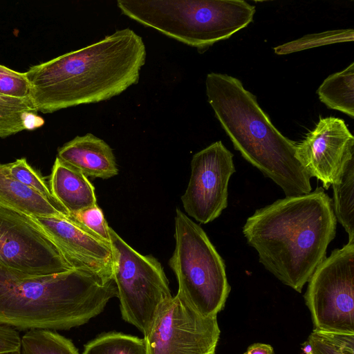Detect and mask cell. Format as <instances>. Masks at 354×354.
Wrapping results in <instances>:
<instances>
[{"instance_id":"3957f363","label":"cell","mask_w":354,"mask_h":354,"mask_svg":"<svg viewBox=\"0 0 354 354\" xmlns=\"http://www.w3.org/2000/svg\"><path fill=\"white\" fill-rule=\"evenodd\" d=\"M114 297L113 279L88 270L33 275L0 264V324L16 330L82 326Z\"/></svg>"},{"instance_id":"4316f807","label":"cell","mask_w":354,"mask_h":354,"mask_svg":"<svg viewBox=\"0 0 354 354\" xmlns=\"http://www.w3.org/2000/svg\"><path fill=\"white\" fill-rule=\"evenodd\" d=\"M21 339L17 330L0 324V354L20 353Z\"/></svg>"},{"instance_id":"e0dca14e","label":"cell","mask_w":354,"mask_h":354,"mask_svg":"<svg viewBox=\"0 0 354 354\" xmlns=\"http://www.w3.org/2000/svg\"><path fill=\"white\" fill-rule=\"evenodd\" d=\"M44 123L30 99L0 95V138L34 129Z\"/></svg>"},{"instance_id":"7402d4cb","label":"cell","mask_w":354,"mask_h":354,"mask_svg":"<svg viewBox=\"0 0 354 354\" xmlns=\"http://www.w3.org/2000/svg\"><path fill=\"white\" fill-rule=\"evenodd\" d=\"M301 350L302 354H354V333L313 330Z\"/></svg>"},{"instance_id":"7c38bea8","label":"cell","mask_w":354,"mask_h":354,"mask_svg":"<svg viewBox=\"0 0 354 354\" xmlns=\"http://www.w3.org/2000/svg\"><path fill=\"white\" fill-rule=\"evenodd\" d=\"M296 158L308 175L328 189L340 182L346 166L354 160V137L343 120L320 118L315 129L297 143Z\"/></svg>"},{"instance_id":"8fae6325","label":"cell","mask_w":354,"mask_h":354,"mask_svg":"<svg viewBox=\"0 0 354 354\" xmlns=\"http://www.w3.org/2000/svg\"><path fill=\"white\" fill-rule=\"evenodd\" d=\"M233 156L219 140L192 157L191 175L181 201L188 216L201 224L218 218L227 206L228 183L236 171Z\"/></svg>"},{"instance_id":"d4e9b609","label":"cell","mask_w":354,"mask_h":354,"mask_svg":"<svg viewBox=\"0 0 354 354\" xmlns=\"http://www.w3.org/2000/svg\"><path fill=\"white\" fill-rule=\"evenodd\" d=\"M6 165L9 174L14 178L37 191L53 203L61 205L53 196L49 185L41 174L28 165L26 158L17 159Z\"/></svg>"},{"instance_id":"277c9868","label":"cell","mask_w":354,"mask_h":354,"mask_svg":"<svg viewBox=\"0 0 354 354\" xmlns=\"http://www.w3.org/2000/svg\"><path fill=\"white\" fill-rule=\"evenodd\" d=\"M207 101L234 147L286 196L308 194L310 176L296 158L294 141L285 137L241 82L226 74L209 73Z\"/></svg>"},{"instance_id":"9c48e42d","label":"cell","mask_w":354,"mask_h":354,"mask_svg":"<svg viewBox=\"0 0 354 354\" xmlns=\"http://www.w3.org/2000/svg\"><path fill=\"white\" fill-rule=\"evenodd\" d=\"M221 330L177 295L160 308L145 336L147 354H215Z\"/></svg>"},{"instance_id":"ffe728a7","label":"cell","mask_w":354,"mask_h":354,"mask_svg":"<svg viewBox=\"0 0 354 354\" xmlns=\"http://www.w3.org/2000/svg\"><path fill=\"white\" fill-rule=\"evenodd\" d=\"M20 354H80L73 342L56 330L33 329L21 339Z\"/></svg>"},{"instance_id":"5b68a950","label":"cell","mask_w":354,"mask_h":354,"mask_svg":"<svg viewBox=\"0 0 354 354\" xmlns=\"http://www.w3.org/2000/svg\"><path fill=\"white\" fill-rule=\"evenodd\" d=\"M121 12L200 53L250 24L255 6L244 0H118Z\"/></svg>"},{"instance_id":"7a4b0ae2","label":"cell","mask_w":354,"mask_h":354,"mask_svg":"<svg viewBox=\"0 0 354 354\" xmlns=\"http://www.w3.org/2000/svg\"><path fill=\"white\" fill-rule=\"evenodd\" d=\"M332 202L319 187L257 209L243 227L259 262L297 292H301L326 258L335 236L337 219Z\"/></svg>"},{"instance_id":"f1b7e54d","label":"cell","mask_w":354,"mask_h":354,"mask_svg":"<svg viewBox=\"0 0 354 354\" xmlns=\"http://www.w3.org/2000/svg\"><path fill=\"white\" fill-rule=\"evenodd\" d=\"M8 354H20V353H8Z\"/></svg>"},{"instance_id":"52a82bcc","label":"cell","mask_w":354,"mask_h":354,"mask_svg":"<svg viewBox=\"0 0 354 354\" xmlns=\"http://www.w3.org/2000/svg\"><path fill=\"white\" fill-rule=\"evenodd\" d=\"M112 278L122 319L145 336L161 306L172 297L160 263L128 245L111 227Z\"/></svg>"},{"instance_id":"30bf717a","label":"cell","mask_w":354,"mask_h":354,"mask_svg":"<svg viewBox=\"0 0 354 354\" xmlns=\"http://www.w3.org/2000/svg\"><path fill=\"white\" fill-rule=\"evenodd\" d=\"M0 264L33 275L75 269L29 216L0 205Z\"/></svg>"},{"instance_id":"ba28073f","label":"cell","mask_w":354,"mask_h":354,"mask_svg":"<svg viewBox=\"0 0 354 354\" xmlns=\"http://www.w3.org/2000/svg\"><path fill=\"white\" fill-rule=\"evenodd\" d=\"M304 295L314 330L354 333V240L317 267Z\"/></svg>"},{"instance_id":"603a6c76","label":"cell","mask_w":354,"mask_h":354,"mask_svg":"<svg viewBox=\"0 0 354 354\" xmlns=\"http://www.w3.org/2000/svg\"><path fill=\"white\" fill-rule=\"evenodd\" d=\"M354 39L353 29L329 30L320 33L307 35L298 39L274 48L277 55H286L304 49L339 42L352 41Z\"/></svg>"},{"instance_id":"ac0fdd59","label":"cell","mask_w":354,"mask_h":354,"mask_svg":"<svg viewBox=\"0 0 354 354\" xmlns=\"http://www.w3.org/2000/svg\"><path fill=\"white\" fill-rule=\"evenodd\" d=\"M317 93L328 108L354 117V63L326 77Z\"/></svg>"},{"instance_id":"6da1fadb","label":"cell","mask_w":354,"mask_h":354,"mask_svg":"<svg viewBox=\"0 0 354 354\" xmlns=\"http://www.w3.org/2000/svg\"><path fill=\"white\" fill-rule=\"evenodd\" d=\"M147 50L142 38L127 28L100 41L31 66L25 72L30 99L50 113L111 99L136 84Z\"/></svg>"},{"instance_id":"5bb4252c","label":"cell","mask_w":354,"mask_h":354,"mask_svg":"<svg viewBox=\"0 0 354 354\" xmlns=\"http://www.w3.org/2000/svg\"><path fill=\"white\" fill-rule=\"evenodd\" d=\"M57 157L87 178L108 179L118 174L113 149L90 133L65 143L58 149Z\"/></svg>"},{"instance_id":"cb8c5ba5","label":"cell","mask_w":354,"mask_h":354,"mask_svg":"<svg viewBox=\"0 0 354 354\" xmlns=\"http://www.w3.org/2000/svg\"><path fill=\"white\" fill-rule=\"evenodd\" d=\"M69 219L91 236L110 246V227L97 204L71 214Z\"/></svg>"},{"instance_id":"d6986e66","label":"cell","mask_w":354,"mask_h":354,"mask_svg":"<svg viewBox=\"0 0 354 354\" xmlns=\"http://www.w3.org/2000/svg\"><path fill=\"white\" fill-rule=\"evenodd\" d=\"M332 186L336 219L348 234V241L354 240V160L346 166L340 182Z\"/></svg>"},{"instance_id":"484cf974","label":"cell","mask_w":354,"mask_h":354,"mask_svg":"<svg viewBox=\"0 0 354 354\" xmlns=\"http://www.w3.org/2000/svg\"><path fill=\"white\" fill-rule=\"evenodd\" d=\"M30 87L25 73L0 65V95L30 99Z\"/></svg>"},{"instance_id":"2e32d148","label":"cell","mask_w":354,"mask_h":354,"mask_svg":"<svg viewBox=\"0 0 354 354\" xmlns=\"http://www.w3.org/2000/svg\"><path fill=\"white\" fill-rule=\"evenodd\" d=\"M0 205L28 216L70 218L61 205L14 178L0 164Z\"/></svg>"},{"instance_id":"44dd1931","label":"cell","mask_w":354,"mask_h":354,"mask_svg":"<svg viewBox=\"0 0 354 354\" xmlns=\"http://www.w3.org/2000/svg\"><path fill=\"white\" fill-rule=\"evenodd\" d=\"M82 354H147V351L144 338L111 332L88 342Z\"/></svg>"},{"instance_id":"8992f818","label":"cell","mask_w":354,"mask_h":354,"mask_svg":"<svg viewBox=\"0 0 354 354\" xmlns=\"http://www.w3.org/2000/svg\"><path fill=\"white\" fill-rule=\"evenodd\" d=\"M174 223L176 245L169 266L177 279L176 295L201 315L216 317L231 289L224 261L201 227L179 209Z\"/></svg>"},{"instance_id":"9a60e30c","label":"cell","mask_w":354,"mask_h":354,"mask_svg":"<svg viewBox=\"0 0 354 354\" xmlns=\"http://www.w3.org/2000/svg\"><path fill=\"white\" fill-rule=\"evenodd\" d=\"M48 185L53 196L70 215L97 204L95 188L88 178L57 157Z\"/></svg>"},{"instance_id":"4fadbf2b","label":"cell","mask_w":354,"mask_h":354,"mask_svg":"<svg viewBox=\"0 0 354 354\" xmlns=\"http://www.w3.org/2000/svg\"><path fill=\"white\" fill-rule=\"evenodd\" d=\"M29 217L59 248L75 268L113 279L109 245L83 230L69 218Z\"/></svg>"},{"instance_id":"83f0119b","label":"cell","mask_w":354,"mask_h":354,"mask_svg":"<svg viewBox=\"0 0 354 354\" xmlns=\"http://www.w3.org/2000/svg\"><path fill=\"white\" fill-rule=\"evenodd\" d=\"M243 354H274L271 345L263 343H254L250 345Z\"/></svg>"}]
</instances>
